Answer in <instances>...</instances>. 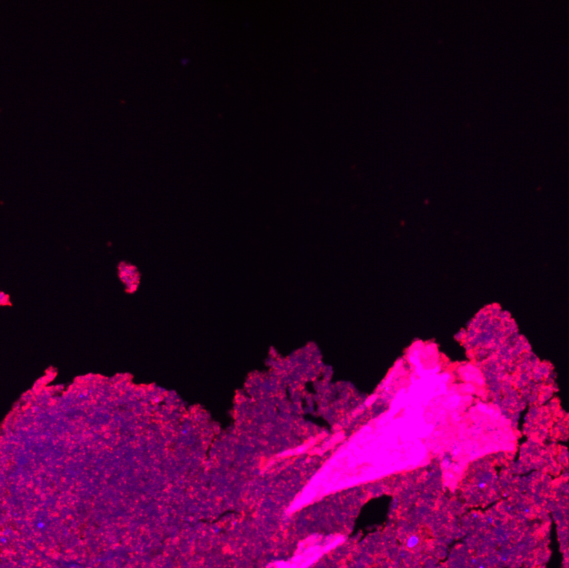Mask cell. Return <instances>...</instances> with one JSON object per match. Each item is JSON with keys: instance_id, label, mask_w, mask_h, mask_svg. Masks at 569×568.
<instances>
[{"instance_id": "cell-2", "label": "cell", "mask_w": 569, "mask_h": 568, "mask_svg": "<svg viewBox=\"0 0 569 568\" xmlns=\"http://www.w3.org/2000/svg\"><path fill=\"white\" fill-rule=\"evenodd\" d=\"M391 497L382 495L369 501L362 507L353 529V535L364 536L384 525L391 507Z\"/></svg>"}, {"instance_id": "cell-1", "label": "cell", "mask_w": 569, "mask_h": 568, "mask_svg": "<svg viewBox=\"0 0 569 568\" xmlns=\"http://www.w3.org/2000/svg\"><path fill=\"white\" fill-rule=\"evenodd\" d=\"M475 366L496 361L512 352L524 336L510 314L497 304L486 306L457 335Z\"/></svg>"}]
</instances>
